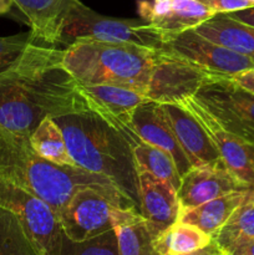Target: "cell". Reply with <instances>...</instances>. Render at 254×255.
<instances>
[{
  "label": "cell",
  "mask_w": 254,
  "mask_h": 255,
  "mask_svg": "<svg viewBox=\"0 0 254 255\" xmlns=\"http://www.w3.org/2000/svg\"><path fill=\"white\" fill-rule=\"evenodd\" d=\"M62 55L32 42L0 74V127L30 137L46 117L90 112Z\"/></svg>",
  "instance_id": "obj_1"
},
{
  "label": "cell",
  "mask_w": 254,
  "mask_h": 255,
  "mask_svg": "<svg viewBox=\"0 0 254 255\" xmlns=\"http://www.w3.org/2000/svg\"><path fill=\"white\" fill-rule=\"evenodd\" d=\"M0 178L46 202L57 217L71 197L94 187L111 197L120 208H137L110 178L80 167L60 166L35 152L29 137L0 127Z\"/></svg>",
  "instance_id": "obj_2"
},
{
  "label": "cell",
  "mask_w": 254,
  "mask_h": 255,
  "mask_svg": "<svg viewBox=\"0 0 254 255\" xmlns=\"http://www.w3.org/2000/svg\"><path fill=\"white\" fill-rule=\"evenodd\" d=\"M54 120L64 134L75 164L111 179L139 208L136 163L124 137L92 112L66 115Z\"/></svg>",
  "instance_id": "obj_3"
},
{
  "label": "cell",
  "mask_w": 254,
  "mask_h": 255,
  "mask_svg": "<svg viewBox=\"0 0 254 255\" xmlns=\"http://www.w3.org/2000/svg\"><path fill=\"white\" fill-rule=\"evenodd\" d=\"M158 49L79 37L67 45L62 65L77 82L112 85L144 95Z\"/></svg>",
  "instance_id": "obj_4"
},
{
  "label": "cell",
  "mask_w": 254,
  "mask_h": 255,
  "mask_svg": "<svg viewBox=\"0 0 254 255\" xmlns=\"http://www.w3.org/2000/svg\"><path fill=\"white\" fill-rule=\"evenodd\" d=\"M0 207L17 217L41 255H62L66 236L59 217L46 202L0 178Z\"/></svg>",
  "instance_id": "obj_5"
},
{
  "label": "cell",
  "mask_w": 254,
  "mask_h": 255,
  "mask_svg": "<svg viewBox=\"0 0 254 255\" xmlns=\"http://www.w3.org/2000/svg\"><path fill=\"white\" fill-rule=\"evenodd\" d=\"M79 37L127 42L151 49H161L164 45L163 36L144 20L105 16L85 6L81 1L67 15L62 42H67L70 39L74 41Z\"/></svg>",
  "instance_id": "obj_6"
},
{
  "label": "cell",
  "mask_w": 254,
  "mask_h": 255,
  "mask_svg": "<svg viewBox=\"0 0 254 255\" xmlns=\"http://www.w3.org/2000/svg\"><path fill=\"white\" fill-rule=\"evenodd\" d=\"M194 99L223 128L254 144V94L233 77H221L203 85Z\"/></svg>",
  "instance_id": "obj_7"
},
{
  "label": "cell",
  "mask_w": 254,
  "mask_h": 255,
  "mask_svg": "<svg viewBox=\"0 0 254 255\" xmlns=\"http://www.w3.org/2000/svg\"><path fill=\"white\" fill-rule=\"evenodd\" d=\"M221 77L224 76L202 69L161 47L157 51L144 96L158 104H178L193 97L203 85Z\"/></svg>",
  "instance_id": "obj_8"
},
{
  "label": "cell",
  "mask_w": 254,
  "mask_h": 255,
  "mask_svg": "<svg viewBox=\"0 0 254 255\" xmlns=\"http://www.w3.org/2000/svg\"><path fill=\"white\" fill-rule=\"evenodd\" d=\"M114 208L120 207L105 192L94 187L79 189L59 216L65 236L71 242H84L111 231Z\"/></svg>",
  "instance_id": "obj_9"
},
{
  "label": "cell",
  "mask_w": 254,
  "mask_h": 255,
  "mask_svg": "<svg viewBox=\"0 0 254 255\" xmlns=\"http://www.w3.org/2000/svg\"><path fill=\"white\" fill-rule=\"evenodd\" d=\"M163 49L224 77H234L254 70L253 60L206 39L194 29L186 30L167 40Z\"/></svg>",
  "instance_id": "obj_10"
},
{
  "label": "cell",
  "mask_w": 254,
  "mask_h": 255,
  "mask_svg": "<svg viewBox=\"0 0 254 255\" xmlns=\"http://www.w3.org/2000/svg\"><path fill=\"white\" fill-rule=\"evenodd\" d=\"M199 122L227 167L254 189V144L231 133L194 97L178 102Z\"/></svg>",
  "instance_id": "obj_11"
},
{
  "label": "cell",
  "mask_w": 254,
  "mask_h": 255,
  "mask_svg": "<svg viewBox=\"0 0 254 255\" xmlns=\"http://www.w3.org/2000/svg\"><path fill=\"white\" fill-rule=\"evenodd\" d=\"M253 189L242 182L222 159L192 167L181 177L177 189L179 213L233 192Z\"/></svg>",
  "instance_id": "obj_12"
},
{
  "label": "cell",
  "mask_w": 254,
  "mask_h": 255,
  "mask_svg": "<svg viewBox=\"0 0 254 255\" xmlns=\"http://www.w3.org/2000/svg\"><path fill=\"white\" fill-rule=\"evenodd\" d=\"M137 9L141 19L154 27L164 42L214 15L198 0H141Z\"/></svg>",
  "instance_id": "obj_13"
},
{
  "label": "cell",
  "mask_w": 254,
  "mask_h": 255,
  "mask_svg": "<svg viewBox=\"0 0 254 255\" xmlns=\"http://www.w3.org/2000/svg\"><path fill=\"white\" fill-rule=\"evenodd\" d=\"M139 213L148 221L152 231L158 236L178 221L179 203L177 189L166 179L137 169Z\"/></svg>",
  "instance_id": "obj_14"
},
{
  "label": "cell",
  "mask_w": 254,
  "mask_h": 255,
  "mask_svg": "<svg viewBox=\"0 0 254 255\" xmlns=\"http://www.w3.org/2000/svg\"><path fill=\"white\" fill-rule=\"evenodd\" d=\"M129 124L144 142L163 149L173 158L179 176L192 168L188 157L164 117L161 104L148 100L137 106L129 116Z\"/></svg>",
  "instance_id": "obj_15"
},
{
  "label": "cell",
  "mask_w": 254,
  "mask_h": 255,
  "mask_svg": "<svg viewBox=\"0 0 254 255\" xmlns=\"http://www.w3.org/2000/svg\"><path fill=\"white\" fill-rule=\"evenodd\" d=\"M164 117L192 167L221 159L213 142L193 115L179 104H161Z\"/></svg>",
  "instance_id": "obj_16"
},
{
  "label": "cell",
  "mask_w": 254,
  "mask_h": 255,
  "mask_svg": "<svg viewBox=\"0 0 254 255\" xmlns=\"http://www.w3.org/2000/svg\"><path fill=\"white\" fill-rule=\"evenodd\" d=\"M27 17L35 41L62 42L64 25L80 0H12Z\"/></svg>",
  "instance_id": "obj_17"
},
{
  "label": "cell",
  "mask_w": 254,
  "mask_h": 255,
  "mask_svg": "<svg viewBox=\"0 0 254 255\" xmlns=\"http://www.w3.org/2000/svg\"><path fill=\"white\" fill-rule=\"evenodd\" d=\"M112 229L121 255H159L154 248L156 234L137 208H114Z\"/></svg>",
  "instance_id": "obj_18"
},
{
  "label": "cell",
  "mask_w": 254,
  "mask_h": 255,
  "mask_svg": "<svg viewBox=\"0 0 254 255\" xmlns=\"http://www.w3.org/2000/svg\"><path fill=\"white\" fill-rule=\"evenodd\" d=\"M77 90L86 101L90 112L97 115H111L128 120L132 111L148 101L141 92L112 85H87L77 82Z\"/></svg>",
  "instance_id": "obj_19"
},
{
  "label": "cell",
  "mask_w": 254,
  "mask_h": 255,
  "mask_svg": "<svg viewBox=\"0 0 254 255\" xmlns=\"http://www.w3.org/2000/svg\"><path fill=\"white\" fill-rule=\"evenodd\" d=\"M194 30L206 39L254 61V26L252 25L232 19L227 14H214Z\"/></svg>",
  "instance_id": "obj_20"
},
{
  "label": "cell",
  "mask_w": 254,
  "mask_h": 255,
  "mask_svg": "<svg viewBox=\"0 0 254 255\" xmlns=\"http://www.w3.org/2000/svg\"><path fill=\"white\" fill-rule=\"evenodd\" d=\"M254 189L233 192L206 202L198 207L179 213L178 221L192 224L213 238L237 208L248 199Z\"/></svg>",
  "instance_id": "obj_21"
},
{
  "label": "cell",
  "mask_w": 254,
  "mask_h": 255,
  "mask_svg": "<svg viewBox=\"0 0 254 255\" xmlns=\"http://www.w3.org/2000/svg\"><path fill=\"white\" fill-rule=\"evenodd\" d=\"M122 136L131 148L136 169L147 171L158 178L166 179L174 188L178 189L181 176L173 158L166 151L144 142L132 127Z\"/></svg>",
  "instance_id": "obj_22"
},
{
  "label": "cell",
  "mask_w": 254,
  "mask_h": 255,
  "mask_svg": "<svg viewBox=\"0 0 254 255\" xmlns=\"http://www.w3.org/2000/svg\"><path fill=\"white\" fill-rule=\"evenodd\" d=\"M252 239H254V191L213 237L224 255L233 253Z\"/></svg>",
  "instance_id": "obj_23"
},
{
  "label": "cell",
  "mask_w": 254,
  "mask_h": 255,
  "mask_svg": "<svg viewBox=\"0 0 254 255\" xmlns=\"http://www.w3.org/2000/svg\"><path fill=\"white\" fill-rule=\"evenodd\" d=\"M212 241L197 227L177 221L154 238V248L159 255H181L204 248Z\"/></svg>",
  "instance_id": "obj_24"
},
{
  "label": "cell",
  "mask_w": 254,
  "mask_h": 255,
  "mask_svg": "<svg viewBox=\"0 0 254 255\" xmlns=\"http://www.w3.org/2000/svg\"><path fill=\"white\" fill-rule=\"evenodd\" d=\"M29 139L32 148L42 158L60 166L77 167L70 156L64 134L54 119L46 117L42 120Z\"/></svg>",
  "instance_id": "obj_25"
},
{
  "label": "cell",
  "mask_w": 254,
  "mask_h": 255,
  "mask_svg": "<svg viewBox=\"0 0 254 255\" xmlns=\"http://www.w3.org/2000/svg\"><path fill=\"white\" fill-rule=\"evenodd\" d=\"M0 255H41L12 212L0 207Z\"/></svg>",
  "instance_id": "obj_26"
},
{
  "label": "cell",
  "mask_w": 254,
  "mask_h": 255,
  "mask_svg": "<svg viewBox=\"0 0 254 255\" xmlns=\"http://www.w3.org/2000/svg\"><path fill=\"white\" fill-rule=\"evenodd\" d=\"M62 255H121L114 229L84 242L65 239Z\"/></svg>",
  "instance_id": "obj_27"
},
{
  "label": "cell",
  "mask_w": 254,
  "mask_h": 255,
  "mask_svg": "<svg viewBox=\"0 0 254 255\" xmlns=\"http://www.w3.org/2000/svg\"><path fill=\"white\" fill-rule=\"evenodd\" d=\"M32 42L36 41L31 31L12 36H0V74L11 66Z\"/></svg>",
  "instance_id": "obj_28"
},
{
  "label": "cell",
  "mask_w": 254,
  "mask_h": 255,
  "mask_svg": "<svg viewBox=\"0 0 254 255\" xmlns=\"http://www.w3.org/2000/svg\"><path fill=\"white\" fill-rule=\"evenodd\" d=\"M213 14H227L254 6L251 0H198Z\"/></svg>",
  "instance_id": "obj_29"
},
{
  "label": "cell",
  "mask_w": 254,
  "mask_h": 255,
  "mask_svg": "<svg viewBox=\"0 0 254 255\" xmlns=\"http://www.w3.org/2000/svg\"><path fill=\"white\" fill-rule=\"evenodd\" d=\"M229 17L234 20H238V21L244 22V24H248L254 26V6L248 7V9L238 10V11L233 12H227Z\"/></svg>",
  "instance_id": "obj_30"
},
{
  "label": "cell",
  "mask_w": 254,
  "mask_h": 255,
  "mask_svg": "<svg viewBox=\"0 0 254 255\" xmlns=\"http://www.w3.org/2000/svg\"><path fill=\"white\" fill-rule=\"evenodd\" d=\"M242 87H244L248 91L253 92L254 94V70L251 71L243 72V74H239L237 76L233 77Z\"/></svg>",
  "instance_id": "obj_31"
},
{
  "label": "cell",
  "mask_w": 254,
  "mask_h": 255,
  "mask_svg": "<svg viewBox=\"0 0 254 255\" xmlns=\"http://www.w3.org/2000/svg\"><path fill=\"white\" fill-rule=\"evenodd\" d=\"M181 255H224V253L219 249V247L217 246L216 242L212 241L211 243H209L207 247H204V248L191 252V253L181 254Z\"/></svg>",
  "instance_id": "obj_32"
},
{
  "label": "cell",
  "mask_w": 254,
  "mask_h": 255,
  "mask_svg": "<svg viewBox=\"0 0 254 255\" xmlns=\"http://www.w3.org/2000/svg\"><path fill=\"white\" fill-rule=\"evenodd\" d=\"M229 255H254V239L247 242L246 244L237 248L233 253Z\"/></svg>",
  "instance_id": "obj_33"
},
{
  "label": "cell",
  "mask_w": 254,
  "mask_h": 255,
  "mask_svg": "<svg viewBox=\"0 0 254 255\" xmlns=\"http://www.w3.org/2000/svg\"><path fill=\"white\" fill-rule=\"evenodd\" d=\"M12 5H14L12 0H0V15L6 14L11 9Z\"/></svg>",
  "instance_id": "obj_34"
},
{
  "label": "cell",
  "mask_w": 254,
  "mask_h": 255,
  "mask_svg": "<svg viewBox=\"0 0 254 255\" xmlns=\"http://www.w3.org/2000/svg\"><path fill=\"white\" fill-rule=\"evenodd\" d=\"M251 1H253V2H254V0H251Z\"/></svg>",
  "instance_id": "obj_35"
}]
</instances>
